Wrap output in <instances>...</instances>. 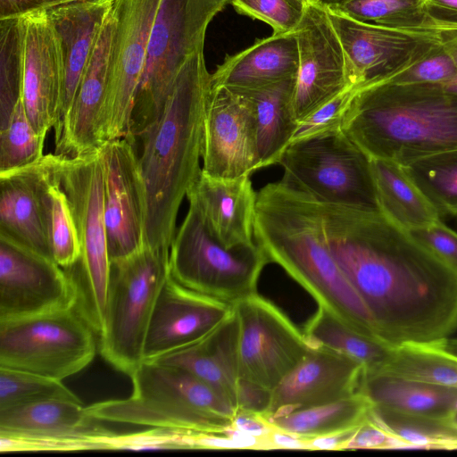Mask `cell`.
Returning a JSON list of instances; mask_svg holds the SVG:
<instances>
[{
  "instance_id": "cell-1",
  "label": "cell",
  "mask_w": 457,
  "mask_h": 457,
  "mask_svg": "<svg viewBox=\"0 0 457 457\" xmlns=\"http://www.w3.org/2000/svg\"><path fill=\"white\" fill-rule=\"evenodd\" d=\"M320 205L328 248L382 342L396 347L457 330L455 271L382 212Z\"/></svg>"
},
{
  "instance_id": "cell-2",
  "label": "cell",
  "mask_w": 457,
  "mask_h": 457,
  "mask_svg": "<svg viewBox=\"0 0 457 457\" xmlns=\"http://www.w3.org/2000/svg\"><path fill=\"white\" fill-rule=\"evenodd\" d=\"M211 73L204 51L179 71L160 117L138 137L145 195V245L170 251L185 196L199 176Z\"/></svg>"
},
{
  "instance_id": "cell-3",
  "label": "cell",
  "mask_w": 457,
  "mask_h": 457,
  "mask_svg": "<svg viewBox=\"0 0 457 457\" xmlns=\"http://www.w3.org/2000/svg\"><path fill=\"white\" fill-rule=\"evenodd\" d=\"M253 237L270 262L281 266L318 304L380 340L367 307L328 248L316 199L281 180L265 185L257 192Z\"/></svg>"
},
{
  "instance_id": "cell-4",
  "label": "cell",
  "mask_w": 457,
  "mask_h": 457,
  "mask_svg": "<svg viewBox=\"0 0 457 457\" xmlns=\"http://www.w3.org/2000/svg\"><path fill=\"white\" fill-rule=\"evenodd\" d=\"M341 129L371 159L405 166L457 149V92L437 84L358 87Z\"/></svg>"
},
{
  "instance_id": "cell-5",
  "label": "cell",
  "mask_w": 457,
  "mask_h": 457,
  "mask_svg": "<svg viewBox=\"0 0 457 457\" xmlns=\"http://www.w3.org/2000/svg\"><path fill=\"white\" fill-rule=\"evenodd\" d=\"M132 394L86 407L97 420L169 428L205 434L232 429L237 410L189 371L144 361L130 376Z\"/></svg>"
},
{
  "instance_id": "cell-6",
  "label": "cell",
  "mask_w": 457,
  "mask_h": 457,
  "mask_svg": "<svg viewBox=\"0 0 457 457\" xmlns=\"http://www.w3.org/2000/svg\"><path fill=\"white\" fill-rule=\"evenodd\" d=\"M169 255L170 251L145 245L111 262L99 350L111 366L129 377L144 361L150 320L170 277Z\"/></svg>"
},
{
  "instance_id": "cell-7",
  "label": "cell",
  "mask_w": 457,
  "mask_h": 457,
  "mask_svg": "<svg viewBox=\"0 0 457 457\" xmlns=\"http://www.w3.org/2000/svg\"><path fill=\"white\" fill-rule=\"evenodd\" d=\"M228 0H161L148 41L130 128L134 139L162 114L176 78L204 51L207 28Z\"/></svg>"
},
{
  "instance_id": "cell-8",
  "label": "cell",
  "mask_w": 457,
  "mask_h": 457,
  "mask_svg": "<svg viewBox=\"0 0 457 457\" xmlns=\"http://www.w3.org/2000/svg\"><path fill=\"white\" fill-rule=\"evenodd\" d=\"M278 164L281 181L321 204L383 213L371 158L341 129L291 142Z\"/></svg>"
},
{
  "instance_id": "cell-9",
  "label": "cell",
  "mask_w": 457,
  "mask_h": 457,
  "mask_svg": "<svg viewBox=\"0 0 457 457\" xmlns=\"http://www.w3.org/2000/svg\"><path fill=\"white\" fill-rule=\"evenodd\" d=\"M48 157L51 172L70 202L81 243L78 263L87 292L86 318L99 332L111 272L101 150L98 147L75 156L49 154Z\"/></svg>"
},
{
  "instance_id": "cell-10",
  "label": "cell",
  "mask_w": 457,
  "mask_h": 457,
  "mask_svg": "<svg viewBox=\"0 0 457 457\" xmlns=\"http://www.w3.org/2000/svg\"><path fill=\"white\" fill-rule=\"evenodd\" d=\"M262 249L252 245L227 248L209 231L191 204L170 248V276L195 292L235 303L256 293L263 267Z\"/></svg>"
},
{
  "instance_id": "cell-11",
  "label": "cell",
  "mask_w": 457,
  "mask_h": 457,
  "mask_svg": "<svg viewBox=\"0 0 457 457\" xmlns=\"http://www.w3.org/2000/svg\"><path fill=\"white\" fill-rule=\"evenodd\" d=\"M76 306L0 320V367L63 380L88 366L96 344Z\"/></svg>"
},
{
  "instance_id": "cell-12",
  "label": "cell",
  "mask_w": 457,
  "mask_h": 457,
  "mask_svg": "<svg viewBox=\"0 0 457 457\" xmlns=\"http://www.w3.org/2000/svg\"><path fill=\"white\" fill-rule=\"evenodd\" d=\"M160 3L161 0H114L117 24L107 90L97 126L99 146L121 137L133 140V107Z\"/></svg>"
},
{
  "instance_id": "cell-13",
  "label": "cell",
  "mask_w": 457,
  "mask_h": 457,
  "mask_svg": "<svg viewBox=\"0 0 457 457\" xmlns=\"http://www.w3.org/2000/svg\"><path fill=\"white\" fill-rule=\"evenodd\" d=\"M233 306L238 320L239 378L272 391L303 360L310 346L292 321L257 293Z\"/></svg>"
},
{
  "instance_id": "cell-14",
  "label": "cell",
  "mask_w": 457,
  "mask_h": 457,
  "mask_svg": "<svg viewBox=\"0 0 457 457\" xmlns=\"http://www.w3.org/2000/svg\"><path fill=\"white\" fill-rule=\"evenodd\" d=\"M325 7L347 57L353 83L359 87L388 79L444 41L443 32L382 27Z\"/></svg>"
},
{
  "instance_id": "cell-15",
  "label": "cell",
  "mask_w": 457,
  "mask_h": 457,
  "mask_svg": "<svg viewBox=\"0 0 457 457\" xmlns=\"http://www.w3.org/2000/svg\"><path fill=\"white\" fill-rule=\"evenodd\" d=\"M299 69L294 95L298 122L353 87L351 69L341 41L325 5L308 0L304 15L295 30Z\"/></svg>"
},
{
  "instance_id": "cell-16",
  "label": "cell",
  "mask_w": 457,
  "mask_h": 457,
  "mask_svg": "<svg viewBox=\"0 0 457 457\" xmlns=\"http://www.w3.org/2000/svg\"><path fill=\"white\" fill-rule=\"evenodd\" d=\"M79 287L54 260L0 236V320L73 307Z\"/></svg>"
},
{
  "instance_id": "cell-17",
  "label": "cell",
  "mask_w": 457,
  "mask_h": 457,
  "mask_svg": "<svg viewBox=\"0 0 457 457\" xmlns=\"http://www.w3.org/2000/svg\"><path fill=\"white\" fill-rule=\"evenodd\" d=\"M202 160V170L217 179L250 177L262 168L255 111L242 93L211 84L204 120Z\"/></svg>"
},
{
  "instance_id": "cell-18",
  "label": "cell",
  "mask_w": 457,
  "mask_h": 457,
  "mask_svg": "<svg viewBox=\"0 0 457 457\" xmlns=\"http://www.w3.org/2000/svg\"><path fill=\"white\" fill-rule=\"evenodd\" d=\"M135 141L100 146L104 172V219L111 262L145 245V195Z\"/></svg>"
},
{
  "instance_id": "cell-19",
  "label": "cell",
  "mask_w": 457,
  "mask_h": 457,
  "mask_svg": "<svg viewBox=\"0 0 457 457\" xmlns=\"http://www.w3.org/2000/svg\"><path fill=\"white\" fill-rule=\"evenodd\" d=\"M23 47L22 103L35 129L46 136L58 121L64 65L47 11L20 17Z\"/></svg>"
},
{
  "instance_id": "cell-20",
  "label": "cell",
  "mask_w": 457,
  "mask_h": 457,
  "mask_svg": "<svg viewBox=\"0 0 457 457\" xmlns=\"http://www.w3.org/2000/svg\"><path fill=\"white\" fill-rule=\"evenodd\" d=\"M233 310V304L190 290L170 276L150 320L144 361H154L201 341Z\"/></svg>"
},
{
  "instance_id": "cell-21",
  "label": "cell",
  "mask_w": 457,
  "mask_h": 457,
  "mask_svg": "<svg viewBox=\"0 0 457 457\" xmlns=\"http://www.w3.org/2000/svg\"><path fill=\"white\" fill-rule=\"evenodd\" d=\"M364 367L343 353L310 346L303 360L271 391L262 418L346 398L359 393Z\"/></svg>"
},
{
  "instance_id": "cell-22",
  "label": "cell",
  "mask_w": 457,
  "mask_h": 457,
  "mask_svg": "<svg viewBox=\"0 0 457 457\" xmlns=\"http://www.w3.org/2000/svg\"><path fill=\"white\" fill-rule=\"evenodd\" d=\"M114 2L102 27L74 100L55 131L56 154L75 156L100 147L96 132L107 90L113 37Z\"/></svg>"
},
{
  "instance_id": "cell-23",
  "label": "cell",
  "mask_w": 457,
  "mask_h": 457,
  "mask_svg": "<svg viewBox=\"0 0 457 457\" xmlns=\"http://www.w3.org/2000/svg\"><path fill=\"white\" fill-rule=\"evenodd\" d=\"M256 197L249 176L217 179L202 170L187 194L211 234L227 248L255 244Z\"/></svg>"
},
{
  "instance_id": "cell-24",
  "label": "cell",
  "mask_w": 457,
  "mask_h": 457,
  "mask_svg": "<svg viewBox=\"0 0 457 457\" xmlns=\"http://www.w3.org/2000/svg\"><path fill=\"white\" fill-rule=\"evenodd\" d=\"M47 154L33 164L0 173V236L52 259L42 190Z\"/></svg>"
},
{
  "instance_id": "cell-25",
  "label": "cell",
  "mask_w": 457,
  "mask_h": 457,
  "mask_svg": "<svg viewBox=\"0 0 457 457\" xmlns=\"http://www.w3.org/2000/svg\"><path fill=\"white\" fill-rule=\"evenodd\" d=\"M114 0H84L47 10L60 38L64 79L58 113L60 125L68 112L102 27Z\"/></svg>"
},
{
  "instance_id": "cell-26",
  "label": "cell",
  "mask_w": 457,
  "mask_h": 457,
  "mask_svg": "<svg viewBox=\"0 0 457 457\" xmlns=\"http://www.w3.org/2000/svg\"><path fill=\"white\" fill-rule=\"evenodd\" d=\"M298 43L295 31L273 33L233 55L211 74L213 87L242 91L297 77Z\"/></svg>"
},
{
  "instance_id": "cell-27",
  "label": "cell",
  "mask_w": 457,
  "mask_h": 457,
  "mask_svg": "<svg viewBox=\"0 0 457 457\" xmlns=\"http://www.w3.org/2000/svg\"><path fill=\"white\" fill-rule=\"evenodd\" d=\"M237 332L238 320L234 309L228 318L201 341L154 361L189 371L238 411Z\"/></svg>"
},
{
  "instance_id": "cell-28",
  "label": "cell",
  "mask_w": 457,
  "mask_h": 457,
  "mask_svg": "<svg viewBox=\"0 0 457 457\" xmlns=\"http://www.w3.org/2000/svg\"><path fill=\"white\" fill-rule=\"evenodd\" d=\"M82 403L46 401L0 410V436L47 439H96L112 433Z\"/></svg>"
},
{
  "instance_id": "cell-29",
  "label": "cell",
  "mask_w": 457,
  "mask_h": 457,
  "mask_svg": "<svg viewBox=\"0 0 457 457\" xmlns=\"http://www.w3.org/2000/svg\"><path fill=\"white\" fill-rule=\"evenodd\" d=\"M359 393L371 406L409 414L452 418L457 389L377 370L363 371Z\"/></svg>"
},
{
  "instance_id": "cell-30",
  "label": "cell",
  "mask_w": 457,
  "mask_h": 457,
  "mask_svg": "<svg viewBox=\"0 0 457 457\" xmlns=\"http://www.w3.org/2000/svg\"><path fill=\"white\" fill-rule=\"evenodd\" d=\"M296 77L263 87L237 91L252 102L257 121L262 168L278 164L298 128L294 111Z\"/></svg>"
},
{
  "instance_id": "cell-31",
  "label": "cell",
  "mask_w": 457,
  "mask_h": 457,
  "mask_svg": "<svg viewBox=\"0 0 457 457\" xmlns=\"http://www.w3.org/2000/svg\"><path fill=\"white\" fill-rule=\"evenodd\" d=\"M371 167L384 215L405 230L440 220V215L399 163L371 159Z\"/></svg>"
},
{
  "instance_id": "cell-32",
  "label": "cell",
  "mask_w": 457,
  "mask_h": 457,
  "mask_svg": "<svg viewBox=\"0 0 457 457\" xmlns=\"http://www.w3.org/2000/svg\"><path fill=\"white\" fill-rule=\"evenodd\" d=\"M375 370L457 389V338L394 347L388 361Z\"/></svg>"
},
{
  "instance_id": "cell-33",
  "label": "cell",
  "mask_w": 457,
  "mask_h": 457,
  "mask_svg": "<svg viewBox=\"0 0 457 457\" xmlns=\"http://www.w3.org/2000/svg\"><path fill=\"white\" fill-rule=\"evenodd\" d=\"M318 305L303 333L309 346L343 353L361 363L365 370H378L388 361L394 347L352 328L326 306Z\"/></svg>"
},
{
  "instance_id": "cell-34",
  "label": "cell",
  "mask_w": 457,
  "mask_h": 457,
  "mask_svg": "<svg viewBox=\"0 0 457 457\" xmlns=\"http://www.w3.org/2000/svg\"><path fill=\"white\" fill-rule=\"evenodd\" d=\"M370 406L368 400L358 393L337 401L263 419L276 429L308 439L361 425L369 418Z\"/></svg>"
},
{
  "instance_id": "cell-35",
  "label": "cell",
  "mask_w": 457,
  "mask_h": 457,
  "mask_svg": "<svg viewBox=\"0 0 457 457\" xmlns=\"http://www.w3.org/2000/svg\"><path fill=\"white\" fill-rule=\"evenodd\" d=\"M370 418L414 449H457V425L452 418L409 414L370 406Z\"/></svg>"
},
{
  "instance_id": "cell-36",
  "label": "cell",
  "mask_w": 457,
  "mask_h": 457,
  "mask_svg": "<svg viewBox=\"0 0 457 457\" xmlns=\"http://www.w3.org/2000/svg\"><path fill=\"white\" fill-rule=\"evenodd\" d=\"M48 157V154H47ZM45 179L42 199L53 260L64 270L78 264L81 243L68 197L50 169Z\"/></svg>"
},
{
  "instance_id": "cell-37",
  "label": "cell",
  "mask_w": 457,
  "mask_h": 457,
  "mask_svg": "<svg viewBox=\"0 0 457 457\" xmlns=\"http://www.w3.org/2000/svg\"><path fill=\"white\" fill-rule=\"evenodd\" d=\"M327 7L382 27L442 32L429 17L424 0H345Z\"/></svg>"
},
{
  "instance_id": "cell-38",
  "label": "cell",
  "mask_w": 457,
  "mask_h": 457,
  "mask_svg": "<svg viewBox=\"0 0 457 457\" xmlns=\"http://www.w3.org/2000/svg\"><path fill=\"white\" fill-rule=\"evenodd\" d=\"M403 168L440 217L457 215V149L418 159Z\"/></svg>"
},
{
  "instance_id": "cell-39",
  "label": "cell",
  "mask_w": 457,
  "mask_h": 457,
  "mask_svg": "<svg viewBox=\"0 0 457 457\" xmlns=\"http://www.w3.org/2000/svg\"><path fill=\"white\" fill-rule=\"evenodd\" d=\"M23 47L20 18L0 20V130L22 98Z\"/></svg>"
},
{
  "instance_id": "cell-40",
  "label": "cell",
  "mask_w": 457,
  "mask_h": 457,
  "mask_svg": "<svg viewBox=\"0 0 457 457\" xmlns=\"http://www.w3.org/2000/svg\"><path fill=\"white\" fill-rule=\"evenodd\" d=\"M62 381L0 367V410L54 400L82 403Z\"/></svg>"
},
{
  "instance_id": "cell-41",
  "label": "cell",
  "mask_w": 457,
  "mask_h": 457,
  "mask_svg": "<svg viewBox=\"0 0 457 457\" xmlns=\"http://www.w3.org/2000/svg\"><path fill=\"white\" fill-rule=\"evenodd\" d=\"M46 136L30 122L22 99L15 106L7 126L0 130V173L24 168L40 160Z\"/></svg>"
},
{
  "instance_id": "cell-42",
  "label": "cell",
  "mask_w": 457,
  "mask_h": 457,
  "mask_svg": "<svg viewBox=\"0 0 457 457\" xmlns=\"http://www.w3.org/2000/svg\"><path fill=\"white\" fill-rule=\"evenodd\" d=\"M307 3L308 0H228L237 12L267 23L275 34L294 32Z\"/></svg>"
},
{
  "instance_id": "cell-43",
  "label": "cell",
  "mask_w": 457,
  "mask_h": 457,
  "mask_svg": "<svg viewBox=\"0 0 457 457\" xmlns=\"http://www.w3.org/2000/svg\"><path fill=\"white\" fill-rule=\"evenodd\" d=\"M456 74V62L443 41L426 56L382 82L394 84H437L445 86L453 80Z\"/></svg>"
},
{
  "instance_id": "cell-44",
  "label": "cell",
  "mask_w": 457,
  "mask_h": 457,
  "mask_svg": "<svg viewBox=\"0 0 457 457\" xmlns=\"http://www.w3.org/2000/svg\"><path fill=\"white\" fill-rule=\"evenodd\" d=\"M187 430L153 428L144 431L115 434L100 437L104 450H175L185 449L184 436Z\"/></svg>"
},
{
  "instance_id": "cell-45",
  "label": "cell",
  "mask_w": 457,
  "mask_h": 457,
  "mask_svg": "<svg viewBox=\"0 0 457 457\" xmlns=\"http://www.w3.org/2000/svg\"><path fill=\"white\" fill-rule=\"evenodd\" d=\"M359 87L346 88L299 122L293 141L340 129L349 104Z\"/></svg>"
},
{
  "instance_id": "cell-46",
  "label": "cell",
  "mask_w": 457,
  "mask_h": 457,
  "mask_svg": "<svg viewBox=\"0 0 457 457\" xmlns=\"http://www.w3.org/2000/svg\"><path fill=\"white\" fill-rule=\"evenodd\" d=\"M408 233L457 273V232L439 220Z\"/></svg>"
},
{
  "instance_id": "cell-47",
  "label": "cell",
  "mask_w": 457,
  "mask_h": 457,
  "mask_svg": "<svg viewBox=\"0 0 457 457\" xmlns=\"http://www.w3.org/2000/svg\"><path fill=\"white\" fill-rule=\"evenodd\" d=\"M96 439H47L0 436V452H73L103 450Z\"/></svg>"
},
{
  "instance_id": "cell-48",
  "label": "cell",
  "mask_w": 457,
  "mask_h": 457,
  "mask_svg": "<svg viewBox=\"0 0 457 457\" xmlns=\"http://www.w3.org/2000/svg\"><path fill=\"white\" fill-rule=\"evenodd\" d=\"M406 448L409 449L404 442L385 430L369 416V418L358 427L345 450Z\"/></svg>"
},
{
  "instance_id": "cell-49",
  "label": "cell",
  "mask_w": 457,
  "mask_h": 457,
  "mask_svg": "<svg viewBox=\"0 0 457 457\" xmlns=\"http://www.w3.org/2000/svg\"><path fill=\"white\" fill-rule=\"evenodd\" d=\"M79 1L84 0H0V20L20 18Z\"/></svg>"
},
{
  "instance_id": "cell-50",
  "label": "cell",
  "mask_w": 457,
  "mask_h": 457,
  "mask_svg": "<svg viewBox=\"0 0 457 457\" xmlns=\"http://www.w3.org/2000/svg\"><path fill=\"white\" fill-rule=\"evenodd\" d=\"M431 20L442 32H457V0H424Z\"/></svg>"
},
{
  "instance_id": "cell-51",
  "label": "cell",
  "mask_w": 457,
  "mask_h": 457,
  "mask_svg": "<svg viewBox=\"0 0 457 457\" xmlns=\"http://www.w3.org/2000/svg\"><path fill=\"white\" fill-rule=\"evenodd\" d=\"M232 429L256 437H262L270 433L273 429V427L261 415L238 411L234 419Z\"/></svg>"
},
{
  "instance_id": "cell-52",
  "label": "cell",
  "mask_w": 457,
  "mask_h": 457,
  "mask_svg": "<svg viewBox=\"0 0 457 457\" xmlns=\"http://www.w3.org/2000/svg\"><path fill=\"white\" fill-rule=\"evenodd\" d=\"M359 426L333 434L305 439L307 450H345Z\"/></svg>"
},
{
  "instance_id": "cell-53",
  "label": "cell",
  "mask_w": 457,
  "mask_h": 457,
  "mask_svg": "<svg viewBox=\"0 0 457 457\" xmlns=\"http://www.w3.org/2000/svg\"><path fill=\"white\" fill-rule=\"evenodd\" d=\"M307 449L306 440L295 435L273 429L262 437L260 449Z\"/></svg>"
},
{
  "instance_id": "cell-54",
  "label": "cell",
  "mask_w": 457,
  "mask_h": 457,
  "mask_svg": "<svg viewBox=\"0 0 457 457\" xmlns=\"http://www.w3.org/2000/svg\"><path fill=\"white\" fill-rule=\"evenodd\" d=\"M444 43L452 53L457 64V32H443ZM447 88L457 92V74L448 84L445 85Z\"/></svg>"
},
{
  "instance_id": "cell-55",
  "label": "cell",
  "mask_w": 457,
  "mask_h": 457,
  "mask_svg": "<svg viewBox=\"0 0 457 457\" xmlns=\"http://www.w3.org/2000/svg\"><path fill=\"white\" fill-rule=\"evenodd\" d=\"M317 1H319L323 5L328 6V5H333V4L341 3V2L345 1V0H317Z\"/></svg>"
},
{
  "instance_id": "cell-56",
  "label": "cell",
  "mask_w": 457,
  "mask_h": 457,
  "mask_svg": "<svg viewBox=\"0 0 457 457\" xmlns=\"http://www.w3.org/2000/svg\"><path fill=\"white\" fill-rule=\"evenodd\" d=\"M452 420L457 425V411L452 416Z\"/></svg>"
},
{
  "instance_id": "cell-57",
  "label": "cell",
  "mask_w": 457,
  "mask_h": 457,
  "mask_svg": "<svg viewBox=\"0 0 457 457\" xmlns=\"http://www.w3.org/2000/svg\"></svg>"
}]
</instances>
